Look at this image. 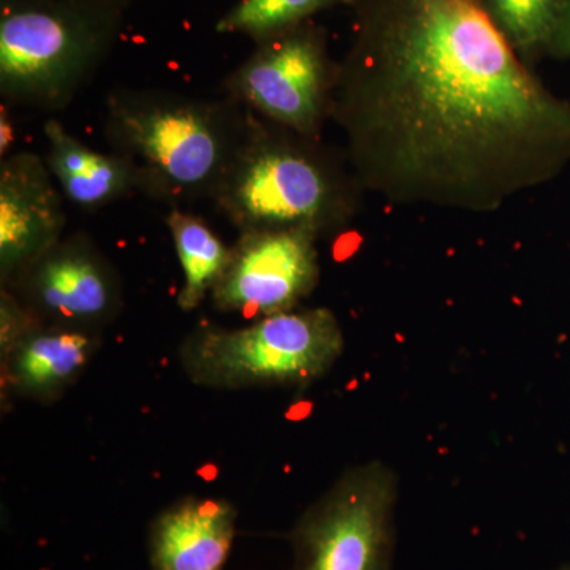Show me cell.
Here are the masks:
<instances>
[{
  "instance_id": "6da1fadb",
  "label": "cell",
  "mask_w": 570,
  "mask_h": 570,
  "mask_svg": "<svg viewBox=\"0 0 570 570\" xmlns=\"http://www.w3.org/2000/svg\"><path fill=\"white\" fill-rule=\"evenodd\" d=\"M332 118L363 190L485 214L570 159V104L539 81L485 0H355Z\"/></svg>"
},
{
  "instance_id": "7a4b0ae2",
  "label": "cell",
  "mask_w": 570,
  "mask_h": 570,
  "mask_svg": "<svg viewBox=\"0 0 570 570\" xmlns=\"http://www.w3.org/2000/svg\"><path fill=\"white\" fill-rule=\"evenodd\" d=\"M246 108L165 91L112 92L105 137L132 165L138 190L181 208L219 189L243 132Z\"/></svg>"
},
{
  "instance_id": "3957f363",
  "label": "cell",
  "mask_w": 570,
  "mask_h": 570,
  "mask_svg": "<svg viewBox=\"0 0 570 570\" xmlns=\"http://www.w3.org/2000/svg\"><path fill=\"white\" fill-rule=\"evenodd\" d=\"M358 190L354 171L316 137L247 110L242 141L213 202L239 232L307 228L322 235L354 216Z\"/></svg>"
},
{
  "instance_id": "277c9868",
  "label": "cell",
  "mask_w": 570,
  "mask_h": 570,
  "mask_svg": "<svg viewBox=\"0 0 570 570\" xmlns=\"http://www.w3.org/2000/svg\"><path fill=\"white\" fill-rule=\"evenodd\" d=\"M121 9L91 0H2L0 91L11 104L59 110L110 51Z\"/></svg>"
},
{
  "instance_id": "5b68a950",
  "label": "cell",
  "mask_w": 570,
  "mask_h": 570,
  "mask_svg": "<svg viewBox=\"0 0 570 570\" xmlns=\"http://www.w3.org/2000/svg\"><path fill=\"white\" fill-rule=\"evenodd\" d=\"M344 351L340 321L326 307L284 311L238 328L206 325L181 346L184 373L202 387H306Z\"/></svg>"
},
{
  "instance_id": "8992f818",
  "label": "cell",
  "mask_w": 570,
  "mask_h": 570,
  "mask_svg": "<svg viewBox=\"0 0 570 570\" xmlns=\"http://www.w3.org/2000/svg\"><path fill=\"white\" fill-rule=\"evenodd\" d=\"M397 478L381 461L348 469L291 532V570H392Z\"/></svg>"
},
{
  "instance_id": "52a82bcc",
  "label": "cell",
  "mask_w": 570,
  "mask_h": 570,
  "mask_svg": "<svg viewBox=\"0 0 570 570\" xmlns=\"http://www.w3.org/2000/svg\"><path fill=\"white\" fill-rule=\"evenodd\" d=\"M336 73L325 32L309 21L257 43L225 80L224 91L266 121L316 137L332 118Z\"/></svg>"
},
{
  "instance_id": "ba28073f",
  "label": "cell",
  "mask_w": 570,
  "mask_h": 570,
  "mask_svg": "<svg viewBox=\"0 0 570 570\" xmlns=\"http://www.w3.org/2000/svg\"><path fill=\"white\" fill-rule=\"evenodd\" d=\"M317 238L307 228L242 232L213 288L214 306L255 318L295 309L321 277Z\"/></svg>"
},
{
  "instance_id": "9c48e42d",
  "label": "cell",
  "mask_w": 570,
  "mask_h": 570,
  "mask_svg": "<svg viewBox=\"0 0 570 570\" xmlns=\"http://www.w3.org/2000/svg\"><path fill=\"white\" fill-rule=\"evenodd\" d=\"M7 284L41 322L52 325L86 330L110 321L121 307L115 268L85 235L59 239Z\"/></svg>"
},
{
  "instance_id": "30bf717a",
  "label": "cell",
  "mask_w": 570,
  "mask_h": 570,
  "mask_svg": "<svg viewBox=\"0 0 570 570\" xmlns=\"http://www.w3.org/2000/svg\"><path fill=\"white\" fill-rule=\"evenodd\" d=\"M62 193L45 159L18 153L0 165V272L10 283L62 238Z\"/></svg>"
},
{
  "instance_id": "8fae6325",
  "label": "cell",
  "mask_w": 570,
  "mask_h": 570,
  "mask_svg": "<svg viewBox=\"0 0 570 570\" xmlns=\"http://www.w3.org/2000/svg\"><path fill=\"white\" fill-rule=\"evenodd\" d=\"M236 534V509L219 498L189 497L164 510L149 530L153 570H224Z\"/></svg>"
},
{
  "instance_id": "7c38bea8",
  "label": "cell",
  "mask_w": 570,
  "mask_h": 570,
  "mask_svg": "<svg viewBox=\"0 0 570 570\" xmlns=\"http://www.w3.org/2000/svg\"><path fill=\"white\" fill-rule=\"evenodd\" d=\"M92 354L94 340L85 330L40 322L2 355L3 381L17 395L51 400L80 376Z\"/></svg>"
},
{
  "instance_id": "4fadbf2b",
  "label": "cell",
  "mask_w": 570,
  "mask_h": 570,
  "mask_svg": "<svg viewBox=\"0 0 570 570\" xmlns=\"http://www.w3.org/2000/svg\"><path fill=\"white\" fill-rule=\"evenodd\" d=\"M45 157L63 197L85 209H99L138 190L132 165L116 153H100L67 132L58 119L43 126Z\"/></svg>"
},
{
  "instance_id": "5bb4252c",
  "label": "cell",
  "mask_w": 570,
  "mask_h": 570,
  "mask_svg": "<svg viewBox=\"0 0 570 570\" xmlns=\"http://www.w3.org/2000/svg\"><path fill=\"white\" fill-rule=\"evenodd\" d=\"M167 225L184 276L178 305L183 311H193L223 277L230 261V247L225 246L200 217L184 213L181 208H171Z\"/></svg>"
},
{
  "instance_id": "9a60e30c",
  "label": "cell",
  "mask_w": 570,
  "mask_h": 570,
  "mask_svg": "<svg viewBox=\"0 0 570 570\" xmlns=\"http://www.w3.org/2000/svg\"><path fill=\"white\" fill-rule=\"evenodd\" d=\"M355 0H239L217 21L219 33H239L255 43L309 22L314 14L335 7H352Z\"/></svg>"
},
{
  "instance_id": "2e32d148",
  "label": "cell",
  "mask_w": 570,
  "mask_h": 570,
  "mask_svg": "<svg viewBox=\"0 0 570 570\" xmlns=\"http://www.w3.org/2000/svg\"><path fill=\"white\" fill-rule=\"evenodd\" d=\"M498 28L524 62L550 51L564 0H485Z\"/></svg>"
},
{
  "instance_id": "e0dca14e",
  "label": "cell",
  "mask_w": 570,
  "mask_h": 570,
  "mask_svg": "<svg viewBox=\"0 0 570 570\" xmlns=\"http://www.w3.org/2000/svg\"><path fill=\"white\" fill-rule=\"evenodd\" d=\"M549 52L560 56V58L570 59V0H564L560 26H558V31L554 33Z\"/></svg>"
},
{
  "instance_id": "ac0fdd59",
  "label": "cell",
  "mask_w": 570,
  "mask_h": 570,
  "mask_svg": "<svg viewBox=\"0 0 570 570\" xmlns=\"http://www.w3.org/2000/svg\"><path fill=\"white\" fill-rule=\"evenodd\" d=\"M91 2L107 3V6H115L119 7V9H122V6L127 2V0H91Z\"/></svg>"
}]
</instances>
